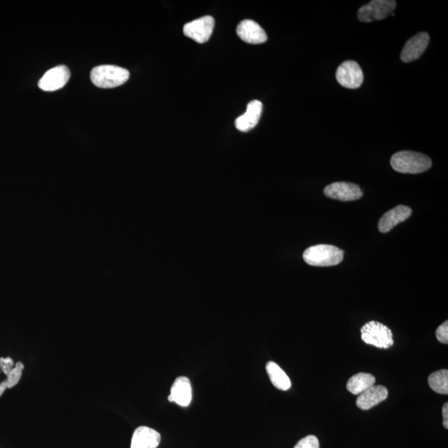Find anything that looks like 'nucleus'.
Masks as SVG:
<instances>
[{"mask_svg": "<svg viewBox=\"0 0 448 448\" xmlns=\"http://www.w3.org/2000/svg\"><path fill=\"white\" fill-rule=\"evenodd\" d=\"M375 381L374 375L367 373H359L349 379L347 389L353 395H359L360 393L372 387L375 384Z\"/></svg>", "mask_w": 448, "mask_h": 448, "instance_id": "18", "label": "nucleus"}, {"mask_svg": "<svg viewBox=\"0 0 448 448\" xmlns=\"http://www.w3.org/2000/svg\"><path fill=\"white\" fill-rule=\"evenodd\" d=\"M397 3L393 0H373L359 8L358 19L360 22L371 23L386 19L395 10Z\"/></svg>", "mask_w": 448, "mask_h": 448, "instance_id": "5", "label": "nucleus"}, {"mask_svg": "<svg viewBox=\"0 0 448 448\" xmlns=\"http://www.w3.org/2000/svg\"><path fill=\"white\" fill-rule=\"evenodd\" d=\"M266 370L272 384L280 391H287L292 387L290 378L282 368L275 362L269 361L267 364Z\"/></svg>", "mask_w": 448, "mask_h": 448, "instance_id": "17", "label": "nucleus"}, {"mask_svg": "<svg viewBox=\"0 0 448 448\" xmlns=\"http://www.w3.org/2000/svg\"><path fill=\"white\" fill-rule=\"evenodd\" d=\"M15 366V364L12 358H0V370L4 375H7L14 368Z\"/></svg>", "mask_w": 448, "mask_h": 448, "instance_id": "23", "label": "nucleus"}, {"mask_svg": "<svg viewBox=\"0 0 448 448\" xmlns=\"http://www.w3.org/2000/svg\"><path fill=\"white\" fill-rule=\"evenodd\" d=\"M161 440V434L157 431L141 426L133 433L131 448H157Z\"/></svg>", "mask_w": 448, "mask_h": 448, "instance_id": "15", "label": "nucleus"}, {"mask_svg": "<svg viewBox=\"0 0 448 448\" xmlns=\"http://www.w3.org/2000/svg\"><path fill=\"white\" fill-rule=\"evenodd\" d=\"M436 337L439 342L442 344H447L448 343V321L442 323L436 330Z\"/></svg>", "mask_w": 448, "mask_h": 448, "instance_id": "22", "label": "nucleus"}, {"mask_svg": "<svg viewBox=\"0 0 448 448\" xmlns=\"http://www.w3.org/2000/svg\"><path fill=\"white\" fill-rule=\"evenodd\" d=\"M215 24L213 17L204 16L184 25L183 33L197 43L204 44L210 39Z\"/></svg>", "mask_w": 448, "mask_h": 448, "instance_id": "6", "label": "nucleus"}, {"mask_svg": "<svg viewBox=\"0 0 448 448\" xmlns=\"http://www.w3.org/2000/svg\"><path fill=\"white\" fill-rule=\"evenodd\" d=\"M24 366L23 363L18 362L12 370L6 375V379L8 384V388H12L16 386L19 383L21 378H22Z\"/></svg>", "mask_w": 448, "mask_h": 448, "instance_id": "20", "label": "nucleus"}, {"mask_svg": "<svg viewBox=\"0 0 448 448\" xmlns=\"http://www.w3.org/2000/svg\"><path fill=\"white\" fill-rule=\"evenodd\" d=\"M237 33L242 41L251 44H265L267 40L265 29L253 20L242 21L237 27Z\"/></svg>", "mask_w": 448, "mask_h": 448, "instance_id": "11", "label": "nucleus"}, {"mask_svg": "<svg viewBox=\"0 0 448 448\" xmlns=\"http://www.w3.org/2000/svg\"><path fill=\"white\" fill-rule=\"evenodd\" d=\"M337 80L346 89H357L364 81L362 69L357 62H344L337 71Z\"/></svg>", "mask_w": 448, "mask_h": 448, "instance_id": "7", "label": "nucleus"}, {"mask_svg": "<svg viewBox=\"0 0 448 448\" xmlns=\"http://www.w3.org/2000/svg\"><path fill=\"white\" fill-rule=\"evenodd\" d=\"M391 164L399 173L420 174L429 170L433 163L426 154L404 150L393 154Z\"/></svg>", "mask_w": 448, "mask_h": 448, "instance_id": "1", "label": "nucleus"}, {"mask_svg": "<svg viewBox=\"0 0 448 448\" xmlns=\"http://www.w3.org/2000/svg\"><path fill=\"white\" fill-rule=\"evenodd\" d=\"M7 388H8V384L6 380L0 383V397H1L3 395V393L6 392Z\"/></svg>", "mask_w": 448, "mask_h": 448, "instance_id": "25", "label": "nucleus"}, {"mask_svg": "<svg viewBox=\"0 0 448 448\" xmlns=\"http://www.w3.org/2000/svg\"><path fill=\"white\" fill-rule=\"evenodd\" d=\"M361 339L364 343L380 349H388L393 345V333L388 326L377 321H370L363 325Z\"/></svg>", "mask_w": 448, "mask_h": 448, "instance_id": "4", "label": "nucleus"}, {"mask_svg": "<svg viewBox=\"0 0 448 448\" xmlns=\"http://www.w3.org/2000/svg\"><path fill=\"white\" fill-rule=\"evenodd\" d=\"M304 261L314 267H332L338 265L344 258V251L332 245L312 246L303 253Z\"/></svg>", "mask_w": 448, "mask_h": 448, "instance_id": "2", "label": "nucleus"}, {"mask_svg": "<svg viewBox=\"0 0 448 448\" xmlns=\"http://www.w3.org/2000/svg\"><path fill=\"white\" fill-rule=\"evenodd\" d=\"M262 111V104L255 100L249 103L244 115L235 120V127L238 131L247 132L253 129L258 123Z\"/></svg>", "mask_w": 448, "mask_h": 448, "instance_id": "14", "label": "nucleus"}, {"mask_svg": "<svg viewBox=\"0 0 448 448\" xmlns=\"http://www.w3.org/2000/svg\"><path fill=\"white\" fill-rule=\"evenodd\" d=\"M71 77L68 66L61 65L48 71L40 79L39 87L45 91H54L64 87Z\"/></svg>", "mask_w": 448, "mask_h": 448, "instance_id": "9", "label": "nucleus"}, {"mask_svg": "<svg viewBox=\"0 0 448 448\" xmlns=\"http://www.w3.org/2000/svg\"><path fill=\"white\" fill-rule=\"evenodd\" d=\"M429 384L434 392L447 395L448 393L447 370H438L431 374L429 377Z\"/></svg>", "mask_w": 448, "mask_h": 448, "instance_id": "19", "label": "nucleus"}, {"mask_svg": "<svg viewBox=\"0 0 448 448\" xmlns=\"http://www.w3.org/2000/svg\"><path fill=\"white\" fill-rule=\"evenodd\" d=\"M412 215V209L404 205L391 209L381 217L378 228L381 233H385L391 231L396 225L408 219Z\"/></svg>", "mask_w": 448, "mask_h": 448, "instance_id": "13", "label": "nucleus"}, {"mask_svg": "<svg viewBox=\"0 0 448 448\" xmlns=\"http://www.w3.org/2000/svg\"><path fill=\"white\" fill-rule=\"evenodd\" d=\"M294 448H320V443L316 436L309 435L301 439Z\"/></svg>", "mask_w": 448, "mask_h": 448, "instance_id": "21", "label": "nucleus"}, {"mask_svg": "<svg viewBox=\"0 0 448 448\" xmlns=\"http://www.w3.org/2000/svg\"><path fill=\"white\" fill-rule=\"evenodd\" d=\"M430 37L428 33L422 32L414 35L405 44L401 53V60L408 62L415 61L424 53L429 44Z\"/></svg>", "mask_w": 448, "mask_h": 448, "instance_id": "10", "label": "nucleus"}, {"mask_svg": "<svg viewBox=\"0 0 448 448\" xmlns=\"http://www.w3.org/2000/svg\"><path fill=\"white\" fill-rule=\"evenodd\" d=\"M170 402H174L181 407H188L192 401V386L187 377L180 376L175 379L170 388L168 397Z\"/></svg>", "mask_w": 448, "mask_h": 448, "instance_id": "12", "label": "nucleus"}, {"mask_svg": "<svg viewBox=\"0 0 448 448\" xmlns=\"http://www.w3.org/2000/svg\"><path fill=\"white\" fill-rule=\"evenodd\" d=\"M443 427L448 429V404L445 403L442 407Z\"/></svg>", "mask_w": 448, "mask_h": 448, "instance_id": "24", "label": "nucleus"}, {"mask_svg": "<svg viewBox=\"0 0 448 448\" xmlns=\"http://www.w3.org/2000/svg\"><path fill=\"white\" fill-rule=\"evenodd\" d=\"M388 397V389L382 385H373L367 391L360 393L357 400V407L368 410L384 401Z\"/></svg>", "mask_w": 448, "mask_h": 448, "instance_id": "16", "label": "nucleus"}, {"mask_svg": "<svg viewBox=\"0 0 448 448\" xmlns=\"http://www.w3.org/2000/svg\"><path fill=\"white\" fill-rule=\"evenodd\" d=\"M324 194L330 199L349 202L359 199L363 191L357 184L347 182H336L329 184L324 190Z\"/></svg>", "mask_w": 448, "mask_h": 448, "instance_id": "8", "label": "nucleus"}, {"mask_svg": "<svg viewBox=\"0 0 448 448\" xmlns=\"http://www.w3.org/2000/svg\"><path fill=\"white\" fill-rule=\"evenodd\" d=\"M129 78L127 69L114 65H102L91 70V80L100 89H114L123 85Z\"/></svg>", "mask_w": 448, "mask_h": 448, "instance_id": "3", "label": "nucleus"}]
</instances>
